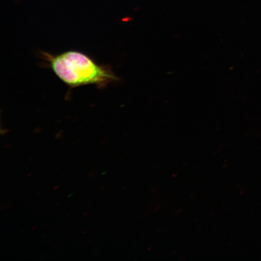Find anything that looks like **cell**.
I'll list each match as a JSON object with an SVG mask.
<instances>
[{
  "mask_svg": "<svg viewBox=\"0 0 261 261\" xmlns=\"http://www.w3.org/2000/svg\"><path fill=\"white\" fill-rule=\"evenodd\" d=\"M58 188H59V186H56V187H55L54 188V190H56V189H58Z\"/></svg>",
  "mask_w": 261,
  "mask_h": 261,
  "instance_id": "cell-2",
  "label": "cell"
},
{
  "mask_svg": "<svg viewBox=\"0 0 261 261\" xmlns=\"http://www.w3.org/2000/svg\"><path fill=\"white\" fill-rule=\"evenodd\" d=\"M88 214V212L84 213V214H83V216H86V215H87Z\"/></svg>",
  "mask_w": 261,
  "mask_h": 261,
  "instance_id": "cell-3",
  "label": "cell"
},
{
  "mask_svg": "<svg viewBox=\"0 0 261 261\" xmlns=\"http://www.w3.org/2000/svg\"><path fill=\"white\" fill-rule=\"evenodd\" d=\"M87 231H84L83 232H82V233H86L87 232Z\"/></svg>",
  "mask_w": 261,
  "mask_h": 261,
  "instance_id": "cell-5",
  "label": "cell"
},
{
  "mask_svg": "<svg viewBox=\"0 0 261 261\" xmlns=\"http://www.w3.org/2000/svg\"><path fill=\"white\" fill-rule=\"evenodd\" d=\"M42 193H37V194L35 195V196H39L40 194H41Z\"/></svg>",
  "mask_w": 261,
  "mask_h": 261,
  "instance_id": "cell-4",
  "label": "cell"
},
{
  "mask_svg": "<svg viewBox=\"0 0 261 261\" xmlns=\"http://www.w3.org/2000/svg\"><path fill=\"white\" fill-rule=\"evenodd\" d=\"M36 227H37V226H35V227L32 228L31 229L33 230V229H35Z\"/></svg>",
  "mask_w": 261,
  "mask_h": 261,
  "instance_id": "cell-6",
  "label": "cell"
},
{
  "mask_svg": "<svg viewBox=\"0 0 261 261\" xmlns=\"http://www.w3.org/2000/svg\"><path fill=\"white\" fill-rule=\"evenodd\" d=\"M41 54L55 74L70 87L88 85L102 86L116 79L107 68L77 51L58 55L43 52Z\"/></svg>",
  "mask_w": 261,
  "mask_h": 261,
  "instance_id": "cell-1",
  "label": "cell"
},
{
  "mask_svg": "<svg viewBox=\"0 0 261 261\" xmlns=\"http://www.w3.org/2000/svg\"><path fill=\"white\" fill-rule=\"evenodd\" d=\"M31 174H32V173H30V174H29L28 175V176H29L31 175Z\"/></svg>",
  "mask_w": 261,
  "mask_h": 261,
  "instance_id": "cell-7",
  "label": "cell"
}]
</instances>
